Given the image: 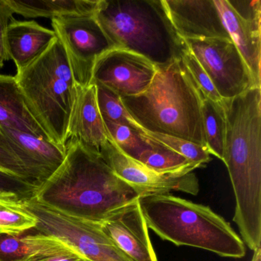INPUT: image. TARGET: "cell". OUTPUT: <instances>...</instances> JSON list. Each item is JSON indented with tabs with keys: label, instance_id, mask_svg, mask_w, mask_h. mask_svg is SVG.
Returning <instances> with one entry per match:
<instances>
[{
	"label": "cell",
	"instance_id": "obj_26",
	"mask_svg": "<svg viewBox=\"0 0 261 261\" xmlns=\"http://www.w3.org/2000/svg\"><path fill=\"white\" fill-rule=\"evenodd\" d=\"M142 136L160 143L168 149L182 155L194 164L201 168L211 161V154L207 148L191 142L163 134H154L140 128Z\"/></svg>",
	"mask_w": 261,
	"mask_h": 261
},
{
	"label": "cell",
	"instance_id": "obj_2",
	"mask_svg": "<svg viewBox=\"0 0 261 261\" xmlns=\"http://www.w3.org/2000/svg\"><path fill=\"white\" fill-rule=\"evenodd\" d=\"M222 161L235 197L233 221L250 250L261 247V88L223 100Z\"/></svg>",
	"mask_w": 261,
	"mask_h": 261
},
{
	"label": "cell",
	"instance_id": "obj_11",
	"mask_svg": "<svg viewBox=\"0 0 261 261\" xmlns=\"http://www.w3.org/2000/svg\"><path fill=\"white\" fill-rule=\"evenodd\" d=\"M100 155L114 173L144 195L181 192L196 195L199 182L195 174L160 173L123 154L108 137Z\"/></svg>",
	"mask_w": 261,
	"mask_h": 261
},
{
	"label": "cell",
	"instance_id": "obj_8",
	"mask_svg": "<svg viewBox=\"0 0 261 261\" xmlns=\"http://www.w3.org/2000/svg\"><path fill=\"white\" fill-rule=\"evenodd\" d=\"M51 27L62 43L76 85H91L97 61L118 49L95 16H66L51 19Z\"/></svg>",
	"mask_w": 261,
	"mask_h": 261
},
{
	"label": "cell",
	"instance_id": "obj_32",
	"mask_svg": "<svg viewBox=\"0 0 261 261\" xmlns=\"http://www.w3.org/2000/svg\"><path fill=\"white\" fill-rule=\"evenodd\" d=\"M250 261H261V247L253 250V256Z\"/></svg>",
	"mask_w": 261,
	"mask_h": 261
},
{
	"label": "cell",
	"instance_id": "obj_21",
	"mask_svg": "<svg viewBox=\"0 0 261 261\" xmlns=\"http://www.w3.org/2000/svg\"><path fill=\"white\" fill-rule=\"evenodd\" d=\"M203 126L209 153L222 160L225 137V114L222 103H216L201 94Z\"/></svg>",
	"mask_w": 261,
	"mask_h": 261
},
{
	"label": "cell",
	"instance_id": "obj_22",
	"mask_svg": "<svg viewBox=\"0 0 261 261\" xmlns=\"http://www.w3.org/2000/svg\"><path fill=\"white\" fill-rule=\"evenodd\" d=\"M148 140L150 141L152 147L143 152L137 160L146 167L160 173L169 174L190 173L199 168L182 155L160 143Z\"/></svg>",
	"mask_w": 261,
	"mask_h": 261
},
{
	"label": "cell",
	"instance_id": "obj_13",
	"mask_svg": "<svg viewBox=\"0 0 261 261\" xmlns=\"http://www.w3.org/2000/svg\"><path fill=\"white\" fill-rule=\"evenodd\" d=\"M182 39H230L214 0H161Z\"/></svg>",
	"mask_w": 261,
	"mask_h": 261
},
{
	"label": "cell",
	"instance_id": "obj_17",
	"mask_svg": "<svg viewBox=\"0 0 261 261\" xmlns=\"http://www.w3.org/2000/svg\"><path fill=\"white\" fill-rule=\"evenodd\" d=\"M56 39L53 30L42 27L36 21L13 19L7 29L6 43L16 71L36 60Z\"/></svg>",
	"mask_w": 261,
	"mask_h": 261
},
{
	"label": "cell",
	"instance_id": "obj_7",
	"mask_svg": "<svg viewBox=\"0 0 261 261\" xmlns=\"http://www.w3.org/2000/svg\"><path fill=\"white\" fill-rule=\"evenodd\" d=\"M36 219L35 233L59 240L90 261H131L101 230L98 223L68 216L36 201H22Z\"/></svg>",
	"mask_w": 261,
	"mask_h": 261
},
{
	"label": "cell",
	"instance_id": "obj_28",
	"mask_svg": "<svg viewBox=\"0 0 261 261\" xmlns=\"http://www.w3.org/2000/svg\"><path fill=\"white\" fill-rule=\"evenodd\" d=\"M39 186L0 171V196L24 201L34 198Z\"/></svg>",
	"mask_w": 261,
	"mask_h": 261
},
{
	"label": "cell",
	"instance_id": "obj_6",
	"mask_svg": "<svg viewBox=\"0 0 261 261\" xmlns=\"http://www.w3.org/2000/svg\"><path fill=\"white\" fill-rule=\"evenodd\" d=\"M25 106L50 141L66 150L75 102V82L65 49L56 39L15 76Z\"/></svg>",
	"mask_w": 261,
	"mask_h": 261
},
{
	"label": "cell",
	"instance_id": "obj_5",
	"mask_svg": "<svg viewBox=\"0 0 261 261\" xmlns=\"http://www.w3.org/2000/svg\"><path fill=\"white\" fill-rule=\"evenodd\" d=\"M94 16L118 49L140 55L157 68L181 58L184 41L161 0H100Z\"/></svg>",
	"mask_w": 261,
	"mask_h": 261
},
{
	"label": "cell",
	"instance_id": "obj_30",
	"mask_svg": "<svg viewBox=\"0 0 261 261\" xmlns=\"http://www.w3.org/2000/svg\"><path fill=\"white\" fill-rule=\"evenodd\" d=\"M85 259L75 250L66 244H62L48 250L36 252L22 261H84Z\"/></svg>",
	"mask_w": 261,
	"mask_h": 261
},
{
	"label": "cell",
	"instance_id": "obj_12",
	"mask_svg": "<svg viewBox=\"0 0 261 261\" xmlns=\"http://www.w3.org/2000/svg\"><path fill=\"white\" fill-rule=\"evenodd\" d=\"M157 67L140 55L114 49L96 63L91 84H100L120 97L138 95L152 83Z\"/></svg>",
	"mask_w": 261,
	"mask_h": 261
},
{
	"label": "cell",
	"instance_id": "obj_19",
	"mask_svg": "<svg viewBox=\"0 0 261 261\" xmlns=\"http://www.w3.org/2000/svg\"><path fill=\"white\" fill-rule=\"evenodd\" d=\"M14 14L27 19L92 16L100 7V0H7Z\"/></svg>",
	"mask_w": 261,
	"mask_h": 261
},
{
	"label": "cell",
	"instance_id": "obj_20",
	"mask_svg": "<svg viewBox=\"0 0 261 261\" xmlns=\"http://www.w3.org/2000/svg\"><path fill=\"white\" fill-rule=\"evenodd\" d=\"M56 238L40 233L27 236L0 233V261H22L30 255L61 245Z\"/></svg>",
	"mask_w": 261,
	"mask_h": 261
},
{
	"label": "cell",
	"instance_id": "obj_18",
	"mask_svg": "<svg viewBox=\"0 0 261 261\" xmlns=\"http://www.w3.org/2000/svg\"><path fill=\"white\" fill-rule=\"evenodd\" d=\"M0 128L27 133L50 141L29 112L15 76L0 74Z\"/></svg>",
	"mask_w": 261,
	"mask_h": 261
},
{
	"label": "cell",
	"instance_id": "obj_10",
	"mask_svg": "<svg viewBox=\"0 0 261 261\" xmlns=\"http://www.w3.org/2000/svg\"><path fill=\"white\" fill-rule=\"evenodd\" d=\"M230 39L261 87L260 0H214Z\"/></svg>",
	"mask_w": 261,
	"mask_h": 261
},
{
	"label": "cell",
	"instance_id": "obj_29",
	"mask_svg": "<svg viewBox=\"0 0 261 261\" xmlns=\"http://www.w3.org/2000/svg\"><path fill=\"white\" fill-rule=\"evenodd\" d=\"M0 171L19 177L27 181L30 180L25 169L19 163L15 155L10 142L7 140L5 134L0 129Z\"/></svg>",
	"mask_w": 261,
	"mask_h": 261
},
{
	"label": "cell",
	"instance_id": "obj_15",
	"mask_svg": "<svg viewBox=\"0 0 261 261\" xmlns=\"http://www.w3.org/2000/svg\"><path fill=\"white\" fill-rule=\"evenodd\" d=\"M0 129L30 180L37 186L48 180L65 160L66 150L49 140L15 129Z\"/></svg>",
	"mask_w": 261,
	"mask_h": 261
},
{
	"label": "cell",
	"instance_id": "obj_1",
	"mask_svg": "<svg viewBox=\"0 0 261 261\" xmlns=\"http://www.w3.org/2000/svg\"><path fill=\"white\" fill-rule=\"evenodd\" d=\"M142 195L114 173L100 153L69 140L65 160L39 186L34 199L68 216L100 223Z\"/></svg>",
	"mask_w": 261,
	"mask_h": 261
},
{
	"label": "cell",
	"instance_id": "obj_9",
	"mask_svg": "<svg viewBox=\"0 0 261 261\" xmlns=\"http://www.w3.org/2000/svg\"><path fill=\"white\" fill-rule=\"evenodd\" d=\"M223 100L257 87L231 39H183ZM261 88V87H258Z\"/></svg>",
	"mask_w": 261,
	"mask_h": 261
},
{
	"label": "cell",
	"instance_id": "obj_14",
	"mask_svg": "<svg viewBox=\"0 0 261 261\" xmlns=\"http://www.w3.org/2000/svg\"><path fill=\"white\" fill-rule=\"evenodd\" d=\"M98 224L131 261H158L138 201L122 207Z\"/></svg>",
	"mask_w": 261,
	"mask_h": 261
},
{
	"label": "cell",
	"instance_id": "obj_34",
	"mask_svg": "<svg viewBox=\"0 0 261 261\" xmlns=\"http://www.w3.org/2000/svg\"><path fill=\"white\" fill-rule=\"evenodd\" d=\"M84 261H90V260H88V259H85V260H84Z\"/></svg>",
	"mask_w": 261,
	"mask_h": 261
},
{
	"label": "cell",
	"instance_id": "obj_25",
	"mask_svg": "<svg viewBox=\"0 0 261 261\" xmlns=\"http://www.w3.org/2000/svg\"><path fill=\"white\" fill-rule=\"evenodd\" d=\"M94 85L97 89V106L103 121L126 125L140 131L138 125L134 121L123 106L120 96L100 84Z\"/></svg>",
	"mask_w": 261,
	"mask_h": 261
},
{
	"label": "cell",
	"instance_id": "obj_3",
	"mask_svg": "<svg viewBox=\"0 0 261 261\" xmlns=\"http://www.w3.org/2000/svg\"><path fill=\"white\" fill-rule=\"evenodd\" d=\"M120 98L141 129L206 147L201 93L181 58L167 66L157 68L144 92Z\"/></svg>",
	"mask_w": 261,
	"mask_h": 261
},
{
	"label": "cell",
	"instance_id": "obj_31",
	"mask_svg": "<svg viewBox=\"0 0 261 261\" xmlns=\"http://www.w3.org/2000/svg\"><path fill=\"white\" fill-rule=\"evenodd\" d=\"M13 15L14 13L7 0H0V58L4 62L10 60L6 43V34L9 25L14 19Z\"/></svg>",
	"mask_w": 261,
	"mask_h": 261
},
{
	"label": "cell",
	"instance_id": "obj_4",
	"mask_svg": "<svg viewBox=\"0 0 261 261\" xmlns=\"http://www.w3.org/2000/svg\"><path fill=\"white\" fill-rule=\"evenodd\" d=\"M148 228L176 246L208 250L223 257L241 258L246 248L227 221L207 206L167 194L140 197Z\"/></svg>",
	"mask_w": 261,
	"mask_h": 261
},
{
	"label": "cell",
	"instance_id": "obj_27",
	"mask_svg": "<svg viewBox=\"0 0 261 261\" xmlns=\"http://www.w3.org/2000/svg\"><path fill=\"white\" fill-rule=\"evenodd\" d=\"M184 41V40H183ZM181 59L190 74L194 83L200 92L210 100L216 103H222L223 99L220 97L204 68L195 59L192 51L184 42V48L181 54Z\"/></svg>",
	"mask_w": 261,
	"mask_h": 261
},
{
	"label": "cell",
	"instance_id": "obj_33",
	"mask_svg": "<svg viewBox=\"0 0 261 261\" xmlns=\"http://www.w3.org/2000/svg\"><path fill=\"white\" fill-rule=\"evenodd\" d=\"M4 66V61L2 60V59H1V58H0V69H1V68H3V67Z\"/></svg>",
	"mask_w": 261,
	"mask_h": 261
},
{
	"label": "cell",
	"instance_id": "obj_16",
	"mask_svg": "<svg viewBox=\"0 0 261 261\" xmlns=\"http://www.w3.org/2000/svg\"><path fill=\"white\" fill-rule=\"evenodd\" d=\"M75 102L68 128V140H76L100 153L108 140V134L99 111L94 84L76 86Z\"/></svg>",
	"mask_w": 261,
	"mask_h": 261
},
{
	"label": "cell",
	"instance_id": "obj_23",
	"mask_svg": "<svg viewBox=\"0 0 261 261\" xmlns=\"http://www.w3.org/2000/svg\"><path fill=\"white\" fill-rule=\"evenodd\" d=\"M36 217L22 206V201L0 196V233L20 235L33 230Z\"/></svg>",
	"mask_w": 261,
	"mask_h": 261
},
{
	"label": "cell",
	"instance_id": "obj_24",
	"mask_svg": "<svg viewBox=\"0 0 261 261\" xmlns=\"http://www.w3.org/2000/svg\"><path fill=\"white\" fill-rule=\"evenodd\" d=\"M103 123L110 140L129 158L137 161L143 152L152 147L150 141L137 129L110 121Z\"/></svg>",
	"mask_w": 261,
	"mask_h": 261
}]
</instances>
